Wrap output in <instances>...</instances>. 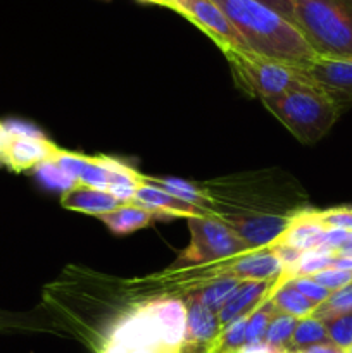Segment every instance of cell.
Segmentation results:
<instances>
[{"label": "cell", "mask_w": 352, "mask_h": 353, "mask_svg": "<svg viewBox=\"0 0 352 353\" xmlns=\"http://www.w3.org/2000/svg\"><path fill=\"white\" fill-rule=\"evenodd\" d=\"M240 33L247 50L259 57L285 62L299 69L316 61V54L307 45L292 23L269 7L255 0H214Z\"/></svg>", "instance_id": "cell-1"}, {"label": "cell", "mask_w": 352, "mask_h": 353, "mask_svg": "<svg viewBox=\"0 0 352 353\" xmlns=\"http://www.w3.org/2000/svg\"><path fill=\"white\" fill-rule=\"evenodd\" d=\"M293 21L320 59H352V0H292Z\"/></svg>", "instance_id": "cell-2"}, {"label": "cell", "mask_w": 352, "mask_h": 353, "mask_svg": "<svg viewBox=\"0 0 352 353\" xmlns=\"http://www.w3.org/2000/svg\"><path fill=\"white\" fill-rule=\"evenodd\" d=\"M269 112L302 143L321 140L337 123L340 110L316 86L306 83L285 95L262 100Z\"/></svg>", "instance_id": "cell-3"}, {"label": "cell", "mask_w": 352, "mask_h": 353, "mask_svg": "<svg viewBox=\"0 0 352 353\" xmlns=\"http://www.w3.org/2000/svg\"><path fill=\"white\" fill-rule=\"evenodd\" d=\"M233 68L235 76L247 92L261 100L275 99L286 92L306 85L307 78L302 69L285 62L259 57L251 52H224Z\"/></svg>", "instance_id": "cell-4"}, {"label": "cell", "mask_w": 352, "mask_h": 353, "mask_svg": "<svg viewBox=\"0 0 352 353\" xmlns=\"http://www.w3.org/2000/svg\"><path fill=\"white\" fill-rule=\"evenodd\" d=\"M188 226L192 231V243L179 259L183 261V265L207 264V262L238 257L247 252L245 245L228 226L226 221L197 216L188 217Z\"/></svg>", "instance_id": "cell-5"}, {"label": "cell", "mask_w": 352, "mask_h": 353, "mask_svg": "<svg viewBox=\"0 0 352 353\" xmlns=\"http://www.w3.org/2000/svg\"><path fill=\"white\" fill-rule=\"evenodd\" d=\"M169 9L195 24L211 40L216 41L223 52H248L240 33L214 0H171Z\"/></svg>", "instance_id": "cell-6"}, {"label": "cell", "mask_w": 352, "mask_h": 353, "mask_svg": "<svg viewBox=\"0 0 352 353\" xmlns=\"http://www.w3.org/2000/svg\"><path fill=\"white\" fill-rule=\"evenodd\" d=\"M307 81L324 93L338 110L352 107V59H320L302 69Z\"/></svg>", "instance_id": "cell-7"}, {"label": "cell", "mask_w": 352, "mask_h": 353, "mask_svg": "<svg viewBox=\"0 0 352 353\" xmlns=\"http://www.w3.org/2000/svg\"><path fill=\"white\" fill-rule=\"evenodd\" d=\"M107 343H116L121 347L135 348V350H150L155 353L166 350L161 330H159L154 316L148 312L145 305L121 317L110 327Z\"/></svg>", "instance_id": "cell-8"}, {"label": "cell", "mask_w": 352, "mask_h": 353, "mask_svg": "<svg viewBox=\"0 0 352 353\" xmlns=\"http://www.w3.org/2000/svg\"><path fill=\"white\" fill-rule=\"evenodd\" d=\"M226 223L237 233L248 252L275 245L289 228L290 217L257 214V216L230 217Z\"/></svg>", "instance_id": "cell-9"}, {"label": "cell", "mask_w": 352, "mask_h": 353, "mask_svg": "<svg viewBox=\"0 0 352 353\" xmlns=\"http://www.w3.org/2000/svg\"><path fill=\"white\" fill-rule=\"evenodd\" d=\"M145 307L161 330L166 350H182L186 336V303L179 299H159Z\"/></svg>", "instance_id": "cell-10"}, {"label": "cell", "mask_w": 352, "mask_h": 353, "mask_svg": "<svg viewBox=\"0 0 352 353\" xmlns=\"http://www.w3.org/2000/svg\"><path fill=\"white\" fill-rule=\"evenodd\" d=\"M186 303V336L183 348H200L204 353L211 348V345L219 336L221 326L219 317L216 312L207 309L204 303L199 302L195 295L188 296Z\"/></svg>", "instance_id": "cell-11"}, {"label": "cell", "mask_w": 352, "mask_h": 353, "mask_svg": "<svg viewBox=\"0 0 352 353\" xmlns=\"http://www.w3.org/2000/svg\"><path fill=\"white\" fill-rule=\"evenodd\" d=\"M230 274L240 281H278L283 276V264L271 247L248 250L238 255L230 265Z\"/></svg>", "instance_id": "cell-12"}, {"label": "cell", "mask_w": 352, "mask_h": 353, "mask_svg": "<svg viewBox=\"0 0 352 353\" xmlns=\"http://www.w3.org/2000/svg\"><path fill=\"white\" fill-rule=\"evenodd\" d=\"M55 150L57 148L47 138H16L7 134L0 164L9 165L14 171L33 169L54 157Z\"/></svg>", "instance_id": "cell-13"}, {"label": "cell", "mask_w": 352, "mask_h": 353, "mask_svg": "<svg viewBox=\"0 0 352 353\" xmlns=\"http://www.w3.org/2000/svg\"><path fill=\"white\" fill-rule=\"evenodd\" d=\"M133 203L141 207V209L148 210L154 216H200V209L197 205H190V203L182 202L176 196L164 192L154 181H145V179H141L140 185H138Z\"/></svg>", "instance_id": "cell-14"}, {"label": "cell", "mask_w": 352, "mask_h": 353, "mask_svg": "<svg viewBox=\"0 0 352 353\" xmlns=\"http://www.w3.org/2000/svg\"><path fill=\"white\" fill-rule=\"evenodd\" d=\"M271 292V283L266 281H242L231 299L224 303L223 309L217 312L221 326L240 317L248 316L257 305L268 299Z\"/></svg>", "instance_id": "cell-15"}, {"label": "cell", "mask_w": 352, "mask_h": 353, "mask_svg": "<svg viewBox=\"0 0 352 353\" xmlns=\"http://www.w3.org/2000/svg\"><path fill=\"white\" fill-rule=\"evenodd\" d=\"M324 231H326V226L321 221L320 212H306L290 217L289 228L278 241L299 252L316 250L321 247Z\"/></svg>", "instance_id": "cell-16"}, {"label": "cell", "mask_w": 352, "mask_h": 353, "mask_svg": "<svg viewBox=\"0 0 352 353\" xmlns=\"http://www.w3.org/2000/svg\"><path fill=\"white\" fill-rule=\"evenodd\" d=\"M62 205L69 210L100 217L116 210L121 203L109 192H100L90 186L78 185L71 192L62 195Z\"/></svg>", "instance_id": "cell-17"}, {"label": "cell", "mask_w": 352, "mask_h": 353, "mask_svg": "<svg viewBox=\"0 0 352 353\" xmlns=\"http://www.w3.org/2000/svg\"><path fill=\"white\" fill-rule=\"evenodd\" d=\"M268 300L276 307V310L295 319L313 316L316 305L311 303L289 279H278L269 292Z\"/></svg>", "instance_id": "cell-18"}, {"label": "cell", "mask_w": 352, "mask_h": 353, "mask_svg": "<svg viewBox=\"0 0 352 353\" xmlns=\"http://www.w3.org/2000/svg\"><path fill=\"white\" fill-rule=\"evenodd\" d=\"M157 216H154L148 210L141 209V207L135 205V203H124L119 205L113 212L106 214V216H100L99 219L109 228L113 233L116 234H130L133 231L141 230L147 224H150L152 221Z\"/></svg>", "instance_id": "cell-19"}, {"label": "cell", "mask_w": 352, "mask_h": 353, "mask_svg": "<svg viewBox=\"0 0 352 353\" xmlns=\"http://www.w3.org/2000/svg\"><path fill=\"white\" fill-rule=\"evenodd\" d=\"M323 343H330L323 321L316 319L314 316L297 319L295 330H293L292 340H290L289 345L290 352L307 350V348H313L316 345Z\"/></svg>", "instance_id": "cell-20"}, {"label": "cell", "mask_w": 352, "mask_h": 353, "mask_svg": "<svg viewBox=\"0 0 352 353\" xmlns=\"http://www.w3.org/2000/svg\"><path fill=\"white\" fill-rule=\"evenodd\" d=\"M240 283V279L235 278V276L231 274L221 276V278L211 281L209 285H206L202 290L193 293V295H195L197 299H199V302L204 303L207 309H211L213 312L217 314L223 309L224 303L231 299V295H233L235 290L238 288Z\"/></svg>", "instance_id": "cell-21"}, {"label": "cell", "mask_w": 352, "mask_h": 353, "mask_svg": "<svg viewBox=\"0 0 352 353\" xmlns=\"http://www.w3.org/2000/svg\"><path fill=\"white\" fill-rule=\"evenodd\" d=\"M35 176H37V181L43 186L45 190L54 193H64L71 192L72 188L79 185L75 178L68 174V172L62 171L57 164H55L54 159H48V161L41 162L37 168H33Z\"/></svg>", "instance_id": "cell-22"}, {"label": "cell", "mask_w": 352, "mask_h": 353, "mask_svg": "<svg viewBox=\"0 0 352 353\" xmlns=\"http://www.w3.org/2000/svg\"><path fill=\"white\" fill-rule=\"evenodd\" d=\"M247 343V316L235 319L223 326L217 340L207 353H240Z\"/></svg>", "instance_id": "cell-23"}, {"label": "cell", "mask_w": 352, "mask_h": 353, "mask_svg": "<svg viewBox=\"0 0 352 353\" xmlns=\"http://www.w3.org/2000/svg\"><path fill=\"white\" fill-rule=\"evenodd\" d=\"M335 255L331 252L321 250V248H316V250L302 252L300 254V259L297 261V264L286 272L282 278H300V276H306V278H313L317 272H321L323 269L331 268L335 261ZM280 278V279H282Z\"/></svg>", "instance_id": "cell-24"}, {"label": "cell", "mask_w": 352, "mask_h": 353, "mask_svg": "<svg viewBox=\"0 0 352 353\" xmlns=\"http://www.w3.org/2000/svg\"><path fill=\"white\" fill-rule=\"evenodd\" d=\"M352 312V281L349 285L342 286L337 292H331L326 302L317 305L314 309L313 316L320 321H328L331 317L344 316V314Z\"/></svg>", "instance_id": "cell-25"}, {"label": "cell", "mask_w": 352, "mask_h": 353, "mask_svg": "<svg viewBox=\"0 0 352 353\" xmlns=\"http://www.w3.org/2000/svg\"><path fill=\"white\" fill-rule=\"evenodd\" d=\"M276 307L269 302L268 299L255 307L247 316V343H257L264 341L266 331H268L269 323L276 316Z\"/></svg>", "instance_id": "cell-26"}, {"label": "cell", "mask_w": 352, "mask_h": 353, "mask_svg": "<svg viewBox=\"0 0 352 353\" xmlns=\"http://www.w3.org/2000/svg\"><path fill=\"white\" fill-rule=\"evenodd\" d=\"M295 324H297L295 317L286 316V314H282V312H276V316L273 317L271 323H269L268 331H266L264 341L275 348L289 350V345H290V340H292Z\"/></svg>", "instance_id": "cell-27"}, {"label": "cell", "mask_w": 352, "mask_h": 353, "mask_svg": "<svg viewBox=\"0 0 352 353\" xmlns=\"http://www.w3.org/2000/svg\"><path fill=\"white\" fill-rule=\"evenodd\" d=\"M328 341L335 347L347 350L352 345V312L324 321Z\"/></svg>", "instance_id": "cell-28"}, {"label": "cell", "mask_w": 352, "mask_h": 353, "mask_svg": "<svg viewBox=\"0 0 352 353\" xmlns=\"http://www.w3.org/2000/svg\"><path fill=\"white\" fill-rule=\"evenodd\" d=\"M154 183L161 186L164 192H168L169 195L176 196L178 200L190 203V205L199 207V203L202 202L204 199L202 193H200V190L197 188L195 185H192V183L185 181V179L182 178H164Z\"/></svg>", "instance_id": "cell-29"}, {"label": "cell", "mask_w": 352, "mask_h": 353, "mask_svg": "<svg viewBox=\"0 0 352 353\" xmlns=\"http://www.w3.org/2000/svg\"><path fill=\"white\" fill-rule=\"evenodd\" d=\"M79 185L90 186V188L107 192L109 190V169H107L106 157L92 159L90 157L85 171L79 176Z\"/></svg>", "instance_id": "cell-30"}, {"label": "cell", "mask_w": 352, "mask_h": 353, "mask_svg": "<svg viewBox=\"0 0 352 353\" xmlns=\"http://www.w3.org/2000/svg\"><path fill=\"white\" fill-rule=\"evenodd\" d=\"M282 279H289L311 303L314 305H321L323 302H326V299L330 296V292L326 288L320 285L314 278H306V276H300V278H282Z\"/></svg>", "instance_id": "cell-31"}, {"label": "cell", "mask_w": 352, "mask_h": 353, "mask_svg": "<svg viewBox=\"0 0 352 353\" xmlns=\"http://www.w3.org/2000/svg\"><path fill=\"white\" fill-rule=\"evenodd\" d=\"M55 164L62 169L64 172H68L71 178H75L76 181H79V176L83 174L85 171L86 164H88L90 157H85V155H78V154H69V152L64 150H55L54 157Z\"/></svg>", "instance_id": "cell-32"}, {"label": "cell", "mask_w": 352, "mask_h": 353, "mask_svg": "<svg viewBox=\"0 0 352 353\" xmlns=\"http://www.w3.org/2000/svg\"><path fill=\"white\" fill-rule=\"evenodd\" d=\"M313 278L316 279L323 288H326L328 292L331 293V292H337V290L342 288V286L349 285V283L352 281V272L342 271V269L331 265V268H326L321 272H317V274L313 276Z\"/></svg>", "instance_id": "cell-33"}, {"label": "cell", "mask_w": 352, "mask_h": 353, "mask_svg": "<svg viewBox=\"0 0 352 353\" xmlns=\"http://www.w3.org/2000/svg\"><path fill=\"white\" fill-rule=\"evenodd\" d=\"M321 221L326 228H337L352 233V207H335L320 212Z\"/></svg>", "instance_id": "cell-34"}, {"label": "cell", "mask_w": 352, "mask_h": 353, "mask_svg": "<svg viewBox=\"0 0 352 353\" xmlns=\"http://www.w3.org/2000/svg\"><path fill=\"white\" fill-rule=\"evenodd\" d=\"M3 124V130L9 137L16 138H47L43 131L38 126H35L33 123H28V121H19V119H10L6 121Z\"/></svg>", "instance_id": "cell-35"}, {"label": "cell", "mask_w": 352, "mask_h": 353, "mask_svg": "<svg viewBox=\"0 0 352 353\" xmlns=\"http://www.w3.org/2000/svg\"><path fill=\"white\" fill-rule=\"evenodd\" d=\"M255 2L262 3V6L269 7L271 10H275L276 14H280L282 17H285L289 23H292L295 26V21H293V6L292 0H255Z\"/></svg>", "instance_id": "cell-36"}, {"label": "cell", "mask_w": 352, "mask_h": 353, "mask_svg": "<svg viewBox=\"0 0 352 353\" xmlns=\"http://www.w3.org/2000/svg\"><path fill=\"white\" fill-rule=\"evenodd\" d=\"M102 353H155V352H150V350H135V348H126V347H121V345L107 343V341H106V345H104V348H102Z\"/></svg>", "instance_id": "cell-37"}, {"label": "cell", "mask_w": 352, "mask_h": 353, "mask_svg": "<svg viewBox=\"0 0 352 353\" xmlns=\"http://www.w3.org/2000/svg\"><path fill=\"white\" fill-rule=\"evenodd\" d=\"M333 265H335V268L342 269V271L352 272V255H340V254H337V255H335Z\"/></svg>", "instance_id": "cell-38"}, {"label": "cell", "mask_w": 352, "mask_h": 353, "mask_svg": "<svg viewBox=\"0 0 352 353\" xmlns=\"http://www.w3.org/2000/svg\"><path fill=\"white\" fill-rule=\"evenodd\" d=\"M307 350H311L313 353H345V350H342V348L335 347V345H331V343L316 345V347L307 348Z\"/></svg>", "instance_id": "cell-39"}, {"label": "cell", "mask_w": 352, "mask_h": 353, "mask_svg": "<svg viewBox=\"0 0 352 353\" xmlns=\"http://www.w3.org/2000/svg\"><path fill=\"white\" fill-rule=\"evenodd\" d=\"M338 254H340V255H352V233L347 234V240L344 241V245H342V248L338 250Z\"/></svg>", "instance_id": "cell-40"}, {"label": "cell", "mask_w": 352, "mask_h": 353, "mask_svg": "<svg viewBox=\"0 0 352 353\" xmlns=\"http://www.w3.org/2000/svg\"><path fill=\"white\" fill-rule=\"evenodd\" d=\"M140 2H145V3H154V6L169 7V0H140Z\"/></svg>", "instance_id": "cell-41"}, {"label": "cell", "mask_w": 352, "mask_h": 353, "mask_svg": "<svg viewBox=\"0 0 352 353\" xmlns=\"http://www.w3.org/2000/svg\"><path fill=\"white\" fill-rule=\"evenodd\" d=\"M290 353H313L311 350H297V352H290Z\"/></svg>", "instance_id": "cell-42"}, {"label": "cell", "mask_w": 352, "mask_h": 353, "mask_svg": "<svg viewBox=\"0 0 352 353\" xmlns=\"http://www.w3.org/2000/svg\"><path fill=\"white\" fill-rule=\"evenodd\" d=\"M345 353H352V345L347 348V350H345Z\"/></svg>", "instance_id": "cell-43"}, {"label": "cell", "mask_w": 352, "mask_h": 353, "mask_svg": "<svg viewBox=\"0 0 352 353\" xmlns=\"http://www.w3.org/2000/svg\"><path fill=\"white\" fill-rule=\"evenodd\" d=\"M0 324H2V319H0Z\"/></svg>", "instance_id": "cell-44"}, {"label": "cell", "mask_w": 352, "mask_h": 353, "mask_svg": "<svg viewBox=\"0 0 352 353\" xmlns=\"http://www.w3.org/2000/svg\"><path fill=\"white\" fill-rule=\"evenodd\" d=\"M169 3H171V0H169Z\"/></svg>", "instance_id": "cell-45"}]
</instances>
